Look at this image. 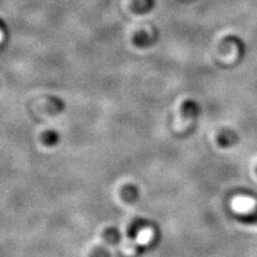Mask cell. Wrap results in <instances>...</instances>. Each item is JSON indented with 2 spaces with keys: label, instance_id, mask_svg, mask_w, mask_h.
Instances as JSON below:
<instances>
[{
  "label": "cell",
  "instance_id": "cell-1",
  "mask_svg": "<svg viewBox=\"0 0 257 257\" xmlns=\"http://www.w3.org/2000/svg\"><path fill=\"white\" fill-rule=\"evenodd\" d=\"M218 142L221 147H231L237 142V134L232 130H223L219 136H218Z\"/></svg>",
  "mask_w": 257,
  "mask_h": 257
},
{
  "label": "cell",
  "instance_id": "cell-2",
  "mask_svg": "<svg viewBox=\"0 0 257 257\" xmlns=\"http://www.w3.org/2000/svg\"><path fill=\"white\" fill-rule=\"evenodd\" d=\"M192 104H193L192 102H187V103L183 105V107H182L183 115H186V116L189 117V118H194V117H196V116L199 114L198 107H197V106H195L194 108H191Z\"/></svg>",
  "mask_w": 257,
  "mask_h": 257
},
{
  "label": "cell",
  "instance_id": "cell-3",
  "mask_svg": "<svg viewBox=\"0 0 257 257\" xmlns=\"http://www.w3.org/2000/svg\"><path fill=\"white\" fill-rule=\"evenodd\" d=\"M242 220L247 224H257V206L252 212L242 215Z\"/></svg>",
  "mask_w": 257,
  "mask_h": 257
},
{
  "label": "cell",
  "instance_id": "cell-4",
  "mask_svg": "<svg viewBox=\"0 0 257 257\" xmlns=\"http://www.w3.org/2000/svg\"><path fill=\"white\" fill-rule=\"evenodd\" d=\"M3 40H4V32L2 29H0V43L3 42Z\"/></svg>",
  "mask_w": 257,
  "mask_h": 257
}]
</instances>
